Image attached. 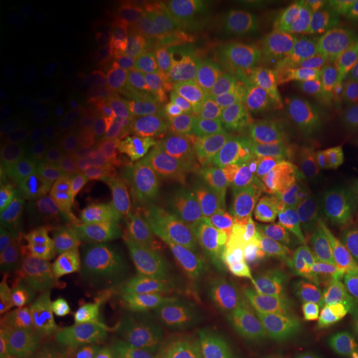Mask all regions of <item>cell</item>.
Instances as JSON below:
<instances>
[{
	"mask_svg": "<svg viewBox=\"0 0 358 358\" xmlns=\"http://www.w3.org/2000/svg\"><path fill=\"white\" fill-rule=\"evenodd\" d=\"M358 42V17L343 8L308 3L290 30V50L317 65H335Z\"/></svg>",
	"mask_w": 358,
	"mask_h": 358,
	"instance_id": "obj_1",
	"label": "cell"
},
{
	"mask_svg": "<svg viewBox=\"0 0 358 358\" xmlns=\"http://www.w3.org/2000/svg\"><path fill=\"white\" fill-rule=\"evenodd\" d=\"M320 178L279 163L267 181L268 216L287 231H302L319 206Z\"/></svg>",
	"mask_w": 358,
	"mask_h": 358,
	"instance_id": "obj_2",
	"label": "cell"
},
{
	"mask_svg": "<svg viewBox=\"0 0 358 358\" xmlns=\"http://www.w3.org/2000/svg\"><path fill=\"white\" fill-rule=\"evenodd\" d=\"M355 134H358V88L347 82L334 66H324L319 116L312 136L342 146Z\"/></svg>",
	"mask_w": 358,
	"mask_h": 358,
	"instance_id": "obj_3",
	"label": "cell"
},
{
	"mask_svg": "<svg viewBox=\"0 0 358 358\" xmlns=\"http://www.w3.org/2000/svg\"><path fill=\"white\" fill-rule=\"evenodd\" d=\"M268 257L274 262L290 292L308 297H332L334 290L322 274L315 249L303 245L294 232L287 231L268 249Z\"/></svg>",
	"mask_w": 358,
	"mask_h": 358,
	"instance_id": "obj_4",
	"label": "cell"
},
{
	"mask_svg": "<svg viewBox=\"0 0 358 358\" xmlns=\"http://www.w3.org/2000/svg\"><path fill=\"white\" fill-rule=\"evenodd\" d=\"M203 196L209 209L217 214L222 221L226 219L259 217L268 214L267 189L259 179L249 174L232 178L221 186H211L201 182L196 187Z\"/></svg>",
	"mask_w": 358,
	"mask_h": 358,
	"instance_id": "obj_5",
	"label": "cell"
},
{
	"mask_svg": "<svg viewBox=\"0 0 358 358\" xmlns=\"http://www.w3.org/2000/svg\"><path fill=\"white\" fill-rule=\"evenodd\" d=\"M287 229L280 227L271 216L226 219L217 229L219 257L237 262L241 257L257 250H268Z\"/></svg>",
	"mask_w": 358,
	"mask_h": 358,
	"instance_id": "obj_6",
	"label": "cell"
},
{
	"mask_svg": "<svg viewBox=\"0 0 358 358\" xmlns=\"http://www.w3.org/2000/svg\"><path fill=\"white\" fill-rule=\"evenodd\" d=\"M327 332V325L324 322L313 319L308 315L306 308L295 301L294 294H290L287 303L282 308L272 325L268 327L249 355L252 353H262L271 350H282V348H308Z\"/></svg>",
	"mask_w": 358,
	"mask_h": 358,
	"instance_id": "obj_7",
	"label": "cell"
},
{
	"mask_svg": "<svg viewBox=\"0 0 358 358\" xmlns=\"http://www.w3.org/2000/svg\"><path fill=\"white\" fill-rule=\"evenodd\" d=\"M312 221L358 232V181L338 173L320 178L319 206Z\"/></svg>",
	"mask_w": 358,
	"mask_h": 358,
	"instance_id": "obj_8",
	"label": "cell"
},
{
	"mask_svg": "<svg viewBox=\"0 0 358 358\" xmlns=\"http://www.w3.org/2000/svg\"><path fill=\"white\" fill-rule=\"evenodd\" d=\"M77 329L64 319L35 327L8 342V355L22 358H55L73 347Z\"/></svg>",
	"mask_w": 358,
	"mask_h": 358,
	"instance_id": "obj_9",
	"label": "cell"
},
{
	"mask_svg": "<svg viewBox=\"0 0 358 358\" xmlns=\"http://www.w3.org/2000/svg\"><path fill=\"white\" fill-rule=\"evenodd\" d=\"M322 66L290 50L279 60V93L282 100L317 103L320 95Z\"/></svg>",
	"mask_w": 358,
	"mask_h": 358,
	"instance_id": "obj_10",
	"label": "cell"
},
{
	"mask_svg": "<svg viewBox=\"0 0 358 358\" xmlns=\"http://www.w3.org/2000/svg\"><path fill=\"white\" fill-rule=\"evenodd\" d=\"M62 319L60 307L52 299L29 295L3 307L0 315V338L6 343L47 322Z\"/></svg>",
	"mask_w": 358,
	"mask_h": 358,
	"instance_id": "obj_11",
	"label": "cell"
},
{
	"mask_svg": "<svg viewBox=\"0 0 358 358\" xmlns=\"http://www.w3.org/2000/svg\"><path fill=\"white\" fill-rule=\"evenodd\" d=\"M232 143L237 153L249 163H261L266 158H271L279 148L284 150L280 118L275 108L261 118H250L234 133Z\"/></svg>",
	"mask_w": 358,
	"mask_h": 358,
	"instance_id": "obj_12",
	"label": "cell"
},
{
	"mask_svg": "<svg viewBox=\"0 0 358 358\" xmlns=\"http://www.w3.org/2000/svg\"><path fill=\"white\" fill-rule=\"evenodd\" d=\"M338 153L340 145H337V143L308 136L285 143L280 163L290 164V166L310 173L313 176L324 178L335 173Z\"/></svg>",
	"mask_w": 358,
	"mask_h": 358,
	"instance_id": "obj_13",
	"label": "cell"
},
{
	"mask_svg": "<svg viewBox=\"0 0 358 358\" xmlns=\"http://www.w3.org/2000/svg\"><path fill=\"white\" fill-rule=\"evenodd\" d=\"M98 179L93 169L83 163H70L62 169L57 181V199L69 214H82L93 203Z\"/></svg>",
	"mask_w": 358,
	"mask_h": 358,
	"instance_id": "obj_14",
	"label": "cell"
},
{
	"mask_svg": "<svg viewBox=\"0 0 358 358\" xmlns=\"http://www.w3.org/2000/svg\"><path fill=\"white\" fill-rule=\"evenodd\" d=\"M231 325L239 340L241 350L244 352L248 348L249 353L252 352L267 330L266 308H264L262 297L256 290L249 289L243 295L231 317Z\"/></svg>",
	"mask_w": 358,
	"mask_h": 358,
	"instance_id": "obj_15",
	"label": "cell"
},
{
	"mask_svg": "<svg viewBox=\"0 0 358 358\" xmlns=\"http://www.w3.org/2000/svg\"><path fill=\"white\" fill-rule=\"evenodd\" d=\"M145 229V219L134 214H123L106 222L93 236V245L103 256H120L140 243Z\"/></svg>",
	"mask_w": 358,
	"mask_h": 358,
	"instance_id": "obj_16",
	"label": "cell"
},
{
	"mask_svg": "<svg viewBox=\"0 0 358 358\" xmlns=\"http://www.w3.org/2000/svg\"><path fill=\"white\" fill-rule=\"evenodd\" d=\"M42 262L52 271L87 277L96 266V259L87 245L69 239L48 241L42 249Z\"/></svg>",
	"mask_w": 358,
	"mask_h": 358,
	"instance_id": "obj_17",
	"label": "cell"
},
{
	"mask_svg": "<svg viewBox=\"0 0 358 358\" xmlns=\"http://www.w3.org/2000/svg\"><path fill=\"white\" fill-rule=\"evenodd\" d=\"M315 256L334 294L358 290V248L315 249Z\"/></svg>",
	"mask_w": 358,
	"mask_h": 358,
	"instance_id": "obj_18",
	"label": "cell"
},
{
	"mask_svg": "<svg viewBox=\"0 0 358 358\" xmlns=\"http://www.w3.org/2000/svg\"><path fill=\"white\" fill-rule=\"evenodd\" d=\"M123 280L118 272L113 268L96 267L85 277L82 294H80V306L85 310L105 312L113 308L123 295Z\"/></svg>",
	"mask_w": 358,
	"mask_h": 358,
	"instance_id": "obj_19",
	"label": "cell"
},
{
	"mask_svg": "<svg viewBox=\"0 0 358 358\" xmlns=\"http://www.w3.org/2000/svg\"><path fill=\"white\" fill-rule=\"evenodd\" d=\"M194 327L196 358H241V345L231 320Z\"/></svg>",
	"mask_w": 358,
	"mask_h": 358,
	"instance_id": "obj_20",
	"label": "cell"
},
{
	"mask_svg": "<svg viewBox=\"0 0 358 358\" xmlns=\"http://www.w3.org/2000/svg\"><path fill=\"white\" fill-rule=\"evenodd\" d=\"M249 287L222 285V287H206L201 290L198 301L192 306V315L203 324H217L231 320L237 303Z\"/></svg>",
	"mask_w": 358,
	"mask_h": 358,
	"instance_id": "obj_21",
	"label": "cell"
},
{
	"mask_svg": "<svg viewBox=\"0 0 358 358\" xmlns=\"http://www.w3.org/2000/svg\"><path fill=\"white\" fill-rule=\"evenodd\" d=\"M327 330L358 343V290L334 294L327 313Z\"/></svg>",
	"mask_w": 358,
	"mask_h": 358,
	"instance_id": "obj_22",
	"label": "cell"
},
{
	"mask_svg": "<svg viewBox=\"0 0 358 358\" xmlns=\"http://www.w3.org/2000/svg\"><path fill=\"white\" fill-rule=\"evenodd\" d=\"M192 313V307L189 302L174 301L163 292H156L150 295L145 306V317L148 325L155 330L174 329V327L182 325L189 319Z\"/></svg>",
	"mask_w": 358,
	"mask_h": 358,
	"instance_id": "obj_23",
	"label": "cell"
},
{
	"mask_svg": "<svg viewBox=\"0 0 358 358\" xmlns=\"http://www.w3.org/2000/svg\"><path fill=\"white\" fill-rule=\"evenodd\" d=\"M110 343L111 335L108 317L98 313L78 327L71 352L75 358H90L108 350Z\"/></svg>",
	"mask_w": 358,
	"mask_h": 358,
	"instance_id": "obj_24",
	"label": "cell"
},
{
	"mask_svg": "<svg viewBox=\"0 0 358 358\" xmlns=\"http://www.w3.org/2000/svg\"><path fill=\"white\" fill-rule=\"evenodd\" d=\"M143 358H196L194 327L179 325L168 330Z\"/></svg>",
	"mask_w": 358,
	"mask_h": 358,
	"instance_id": "obj_25",
	"label": "cell"
},
{
	"mask_svg": "<svg viewBox=\"0 0 358 358\" xmlns=\"http://www.w3.org/2000/svg\"><path fill=\"white\" fill-rule=\"evenodd\" d=\"M111 345L115 352H128L140 345L143 340V327L140 319L127 307H118L108 315Z\"/></svg>",
	"mask_w": 358,
	"mask_h": 358,
	"instance_id": "obj_26",
	"label": "cell"
},
{
	"mask_svg": "<svg viewBox=\"0 0 358 358\" xmlns=\"http://www.w3.org/2000/svg\"><path fill=\"white\" fill-rule=\"evenodd\" d=\"M8 191L20 208H35L43 198V178L35 166H19L12 173Z\"/></svg>",
	"mask_w": 358,
	"mask_h": 358,
	"instance_id": "obj_27",
	"label": "cell"
},
{
	"mask_svg": "<svg viewBox=\"0 0 358 358\" xmlns=\"http://www.w3.org/2000/svg\"><path fill=\"white\" fill-rule=\"evenodd\" d=\"M57 38L50 37V35H40V32H27L19 40V50L29 62H34V64L38 65H50L53 62L60 60L66 52L64 43L58 45V47L45 48V45L48 47Z\"/></svg>",
	"mask_w": 358,
	"mask_h": 358,
	"instance_id": "obj_28",
	"label": "cell"
},
{
	"mask_svg": "<svg viewBox=\"0 0 358 358\" xmlns=\"http://www.w3.org/2000/svg\"><path fill=\"white\" fill-rule=\"evenodd\" d=\"M29 268L19 261L6 262L0 274V301L3 306L19 301L29 289Z\"/></svg>",
	"mask_w": 358,
	"mask_h": 358,
	"instance_id": "obj_29",
	"label": "cell"
},
{
	"mask_svg": "<svg viewBox=\"0 0 358 358\" xmlns=\"http://www.w3.org/2000/svg\"><path fill=\"white\" fill-rule=\"evenodd\" d=\"M143 171V159L140 155L123 156L108 173V186L116 194H124L136 185Z\"/></svg>",
	"mask_w": 358,
	"mask_h": 358,
	"instance_id": "obj_30",
	"label": "cell"
},
{
	"mask_svg": "<svg viewBox=\"0 0 358 358\" xmlns=\"http://www.w3.org/2000/svg\"><path fill=\"white\" fill-rule=\"evenodd\" d=\"M237 93H239L241 105L250 118H261V116L272 113L275 108V98H272L250 80H241Z\"/></svg>",
	"mask_w": 358,
	"mask_h": 358,
	"instance_id": "obj_31",
	"label": "cell"
},
{
	"mask_svg": "<svg viewBox=\"0 0 358 358\" xmlns=\"http://www.w3.org/2000/svg\"><path fill=\"white\" fill-rule=\"evenodd\" d=\"M301 358H358V343L343 338L319 340L306 348Z\"/></svg>",
	"mask_w": 358,
	"mask_h": 358,
	"instance_id": "obj_32",
	"label": "cell"
},
{
	"mask_svg": "<svg viewBox=\"0 0 358 358\" xmlns=\"http://www.w3.org/2000/svg\"><path fill=\"white\" fill-rule=\"evenodd\" d=\"M204 287V272L194 275H176L171 277L161 285L159 292H163L174 301L187 302L192 295H196Z\"/></svg>",
	"mask_w": 358,
	"mask_h": 358,
	"instance_id": "obj_33",
	"label": "cell"
},
{
	"mask_svg": "<svg viewBox=\"0 0 358 358\" xmlns=\"http://www.w3.org/2000/svg\"><path fill=\"white\" fill-rule=\"evenodd\" d=\"M169 262L181 275L203 274L204 267L194 249L187 244H176L169 252Z\"/></svg>",
	"mask_w": 358,
	"mask_h": 358,
	"instance_id": "obj_34",
	"label": "cell"
},
{
	"mask_svg": "<svg viewBox=\"0 0 358 358\" xmlns=\"http://www.w3.org/2000/svg\"><path fill=\"white\" fill-rule=\"evenodd\" d=\"M335 173L358 181V134L340 146Z\"/></svg>",
	"mask_w": 358,
	"mask_h": 358,
	"instance_id": "obj_35",
	"label": "cell"
},
{
	"mask_svg": "<svg viewBox=\"0 0 358 358\" xmlns=\"http://www.w3.org/2000/svg\"><path fill=\"white\" fill-rule=\"evenodd\" d=\"M53 29H55L57 35L64 38L69 43H78L82 42L87 35V27L83 22L71 15H57L53 19Z\"/></svg>",
	"mask_w": 358,
	"mask_h": 358,
	"instance_id": "obj_36",
	"label": "cell"
},
{
	"mask_svg": "<svg viewBox=\"0 0 358 358\" xmlns=\"http://www.w3.org/2000/svg\"><path fill=\"white\" fill-rule=\"evenodd\" d=\"M330 66H334L347 82H350L353 87L358 88V42L340 58L337 64Z\"/></svg>",
	"mask_w": 358,
	"mask_h": 358,
	"instance_id": "obj_37",
	"label": "cell"
},
{
	"mask_svg": "<svg viewBox=\"0 0 358 358\" xmlns=\"http://www.w3.org/2000/svg\"><path fill=\"white\" fill-rule=\"evenodd\" d=\"M134 282H136V287L141 292L150 295L156 294V290L159 287V268L153 266V264H145L136 272V275H134Z\"/></svg>",
	"mask_w": 358,
	"mask_h": 358,
	"instance_id": "obj_38",
	"label": "cell"
},
{
	"mask_svg": "<svg viewBox=\"0 0 358 358\" xmlns=\"http://www.w3.org/2000/svg\"><path fill=\"white\" fill-rule=\"evenodd\" d=\"M0 244L8 252H17L22 249L20 232L8 222H0Z\"/></svg>",
	"mask_w": 358,
	"mask_h": 358,
	"instance_id": "obj_39",
	"label": "cell"
},
{
	"mask_svg": "<svg viewBox=\"0 0 358 358\" xmlns=\"http://www.w3.org/2000/svg\"><path fill=\"white\" fill-rule=\"evenodd\" d=\"M301 348H282V350H271V352H262V353H252L245 358H301L302 355Z\"/></svg>",
	"mask_w": 358,
	"mask_h": 358,
	"instance_id": "obj_40",
	"label": "cell"
},
{
	"mask_svg": "<svg viewBox=\"0 0 358 358\" xmlns=\"http://www.w3.org/2000/svg\"><path fill=\"white\" fill-rule=\"evenodd\" d=\"M90 358H122V357H120V353H118V352L106 350V352L98 353V355H95V357H90Z\"/></svg>",
	"mask_w": 358,
	"mask_h": 358,
	"instance_id": "obj_41",
	"label": "cell"
},
{
	"mask_svg": "<svg viewBox=\"0 0 358 358\" xmlns=\"http://www.w3.org/2000/svg\"><path fill=\"white\" fill-rule=\"evenodd\" d=\"M8 358H22V357H10V355H8ZM55 358H65V357H55Z\"/></svg>",
	"mask_w": 358,
	"mask_h": 358,
	"instance_id": "obj_42",
	"label": "cell"
}]
</instances>
